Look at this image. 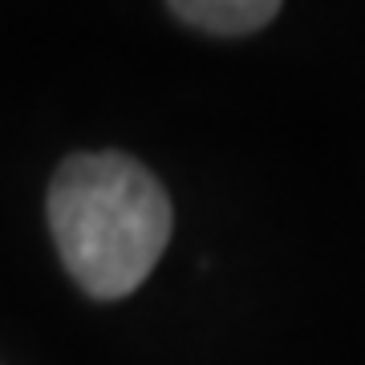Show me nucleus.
Segmentation results:
<instances>
[{
  "mask_svg": "<svg viewBox=\"0 0 365 365\" xmlns=\"http://www.w3.org/2000/svg\"><path fill=\"white\" fill-rule=\"evenodd\" d=\"M61 264L90 297H130L158 264L175 215L163 182L118 150L66 158L49 187Z\"/></svg>",
  "mask_w": 365,
  "mask_h": 365,
  "instance_id": "nucleus-1",
  "label": "nucleus"
},
{
  "mask_svg": "<svg viewBox=\"0 0 365 365\" xmlns=\"http://www.w3.org/2000/svg\"><path fill=\"white\" fill-rule=\"evenodd\" d=\"M280 13L276 0H175L170 16H179L182 25L223 33V37H244L264 29Z\"/></svg>",
  "mask_w": 365,
  "mask_h": 365,
  "instance_id": "nucleus-2",
  "label": "nucleus"
}]
</instances>
